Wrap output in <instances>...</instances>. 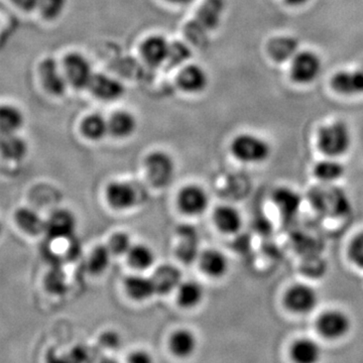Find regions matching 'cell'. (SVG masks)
I'll return each mask as SVG.
<instances>
[{"label": "cell", "mask_w": 363, "mask_h": 363, "mask_svg": "<svg viewBox=\"0 0 363 363\" xmlns=\"http://www.w3.org/2000/svg\"><path fill=\"white\" fill-rule=\"evenodd\" d=\"M145 166L150 183L157 188L168 187L175 176L176 166L173 157L161 150L150 152L145 157Z\"/></svg>", "instance_id": "277c9868"}, {"label": "cell", "mask_w": 363, "mask_h": 363, "mask_svg": "<svg viewBox=\"0 0 363 363\" xmlns=\"http://www.w3.org/2000/svg\"><path fill=\"white\" fill-rule=\"evenodd\" d=\"M172 4H176V6H188L193 0H166Z\"/></svg>", "instance_id": "b9f144b4"}, {"label": "cell", "mask_w": 363, "mask_h": 363, "mask_svg": "<svg viewBox=\"0 0 363 363\" xmlns=\"http://www.w3.org/2000/svg\"><path fill=\"white\" fill-rule=\"evenodd\" d=\"M285 1L290 6L298 7L304 6L309 0H285Z\"/></svg>", "instance_id": "60d3db41"}, {"label": "cell", "mask_w": 363, "mask_h": 363, "mask_svg": "<svg viewBox=\"0 0 363 363\" xmlns=\"http://www.w3.org/2000/svg\"><path fill=\"white\" fill-rule=\"evenodd\" d=\"M88 89L95 97L104 101H116L121 99L124 93L123 85L119 81L104 74H94Z\"/></svg>", "instance_id": "7c38bea8"}, {"label": "cell", "mask_w": 363, "mask_h": 363, "mask_svg": "<svg viewBox=\"0 0 363 363\" xmlns=\"http://www.w3.org/2000/svg\"><path fill=\"white\" fill-rule=\"evenodd\" d=\"M225 9V0H204L194 18L185 26L186 39L191 44L201 47L208 40L209 33L220 25Z\"/></svg>", "instance_id": "6da1fadb"}, {"label": "cell", "mask_w": 363, "mask_h": 363, "mask_svg": "<svg viewBox=\"0 0 363 363\" xmlns=\"http://www.w3.org/2000/svg\"><path fill=\"white\" fill-rule=\"evenodd\" d=\"M177 82L184 92L198 94L206 89L209 84V77L202 67L188 65L184 67L183 70L180 72Z\"/></svg>", "instance_id": "4fadbf2b"}, {"label": "cell", "mask_w": 363, "mask_h": 363, "mask_svg": "<svg viewBox=\"0 0 363 363\" xmlns=\"http://www.w3.org/2000/svg\"><path fill=\"white\" fill-rule=\"evenodd\" d=\"M128 362L131 363H150L152 362V358L145 351L138 350L130 354Z\"/></svg>", "instance_id": "f35d334b"}, {"label": "cell", "mask_w": 363, "mask_h": 363, "mask_svg": "<svg viewBox=\"0 0 363 363\" xmlns=\"http://www.w3.org/2000/svg\"><path fill=\"white\" fill-rule=\"evenodd\" d=\"M157 294L168 295L177 291L182 283V274L178 267L172 264H162L157 267L152 277Z\"/></svg>", "instance_id": "e0dca14e"}, {"label": "cell", "mask_w": 363, "mask_h": 363, "mask_svg": "<svg viewBox=\"0 0 363 363\" xmlns=\"http://www.w3.org/2000/svg\"><path fill=\"white\" fill-rule=\"evenodd\" d=\"M112 255H128L133 245L130 236L124 233H116L111 236L108 241V245Z\"/></svg>", "instance_id": "d590c367"}, {"label": "cell", "mask_w": 363, "mask_h": 363, "mask_svg": "<svg viewBox=\"0 0 363 363\" xmlns=\"http://www.w3.org/2000/svg\"><path fill=\"white\" fill-rule=\"evenodd\" d=\"M351 320L346 313L340 310H328L317 321L318 332L328 340H339L350 333Z\"/></svg>", "instance_id": "52a82bcc"}, {"label": "cell", "mask_w": 363, "mask_h": 363, "mask_svg": "<svg viewBox=\"0 0 363 363\" xmlns=\"http://www.w3.org/2000/svg\"><path fill=\"white\" fill-rule=\"evenodd\" d=\"M2 233V225L1 223H0V234Z\"/></svg>", "instance_id": "7bdbcfd3"}, {"label": "cell", "mask_w": 363, "mask_h": 363, "mask_svg": "<svg viewBox=\"0 0 363 363\" xmlns=\"http://www.w3.org/2000/svg\"><path fill=\"white\" fill-rule=\"evenodd\" d=\"M63 71L69 84L76 89L88 88L94 75L89 61L79 52L67 55L63 60Z\"/></svg>", "instance_id": "8992f818"}, {"label": "cell", "mask_w": 363, "mask_h": 363, "mask_svg": "<svg viewBox=\"0 0 363 363\" xmlns=\"http://www.w3.org/2000/svg\"><path fill=\"white\" fill-rule=\"evenodd\" d=\"M124 286L128 295L136 301L149 300L152 295L157 294L152 279L140 274L126 278Z\"/></svg>", "instance_id": "d4e9b609"}, {"label": "cell", "mask_w": 363, "mask_h": 363, "mask_svg": "<svg viewBox=\"0 0 363 363\" xmlns=\"http://www.w3.org/2000/svg\"><path fill=\"white\" fill-rule=\"evenodd\" d=\"M331 86L339 94H363V71H340L332 77Z\"/></svg>", "instance_id": "2e32d148"}, {"label": "cell", "mask_w": 363, "mask_h": 363, "mask_svg": "<svg viewBox=\"0 0 363 363\" xmlns=\"http://www.w3.org/2000/svg\"><path fill=\"white\" fill-rule=\"evenodd\" d=\"M213 219L219 230L226 234L240 233L242 227V216L236 208L223 205L215 209Z\"/></svg>", "instance_id": "44dd1931"}, {"label": "cell", "mask_w": 363, "mask_h": 363, "mask_svg": "<svg viewBox=\"0 0 363 363\" xmlns=\"http://www.w3.org/2000/svg\"><path fill=\"white\" fill-rule=\"evenodd\" d=\"M199 262L202 271L211 278H222L228 272V259L220 250H205L200 255Z\"/></svg>", "instance_id": "ffe728a7"}, {"label": "cell", "mask_w": 363, "mask_h": 363, "mask_svg": "<svg viewBox=\"0 0 363 363\" xmlns=\"http://www.w3.org/2000/svg\"><path fill=\"white\" fill-rule=\"evenodd\" d=\"M28 152V143L16 133H0V154L9 161L21 162Z\"/></svg>", "instance_id": "d6986e66"}, {"label": "cell", "mask_w": 363, "mask_h": 363, "mask_svg": "<svg viewBox=\"0 0 363 363\" xmlns=\"http://www.w3.org/2000/svg\"><path fill=\"white\" fill-rule=\"evenodd\" d=\"M25 123L20 108L11 104L0 105V133H18Z\"/></svg>", "instance_id": "f1b7e54d"}, {"label": "cell", "mask_w": 363, "mask_h": 363, "mask_svg": "<svg viewBox=\"0 0 363 363\" xmlns=\"http://www.w3.org/2000/svg\"><path fill=\"white\" fill-rule=\"evenodd\" d=\"M181 211L191 216H197L206 211L209 197L206 191L197 185H189L182 189L178 197Z\"/></svg>", "instance_id": "8fae6325"}, {"label": "cell", "mask_w": 363, "mask_h": 363, "mask_svg": "<svg viewBox=\"0 0 363 363\" xmlns=\"http://www.w3.org/2000/svg\"><path fill=\"white\" fill-rule=\"evenodd\" d=\"M171 44L162 35H152L143 43L140 52L143 60L152 67H159L168 60Z\"/></svg>", "instance_id": "9a60e30c"}, {"label": "cell", "mask_w": 363, "mask_h": 363, "mask_svg": "<svg viewBox=\"0 0 363 363\" xmlns=\"http://www.w3.org/2000/svg\"><path fill=\"white\" fill-rule=\"evenodd\" d=\"M169 347L176 357H188L195 352L197 338L193 332L187 329H180L171 336Z\"/></svg>", "instance_id": "4316f807"}, {"label": "cell", "mask_w": 363, "mask_h": 363, "mask_svg": "<svg viewBox=\"0 0 363 363\" xmlns=\"http://www.w3.org/2000/svg\"><path fill=\"white\" fill-rule=\"evenodd\" d=\"M317 143L322 154L337 159L347 154L350 150L352 136L347 124L343 121H334L320 128Z\"/></svg>", "instance_id": "7a4b0ae2"}, {"label": "cell", "mask_w": 363, "mask_h": 363, "mask_svg": "<svg viewBox=\"0 0 363 363\" xmlns=\"http://www.w3.org/2000/svg\"><path fill=\"white\" fill-rule=\"evenodd\" d=\"M14 219L21 230L26 234L35 236L45 233V220H43L39 213L30 208L23 207L16 210Z\"/></svg>", "instance_id": "603a6c76"}, {"label": "cell", "mask_w": 363, "mask_h": 363, "mask_svg": "<svg viewBox=\"0 0 363 363\" xmlns=\"http://www.w3.org/2000/svg\"><path fill=\"white\" fill-rule=\"evenodd\" d=\"M126 257L130 266L138 271L149 269L156 260L152 248L145 245H133Z\"/></svg>", "instance_id": "4dcf8cb0"}, {"label": "cell", "mask_w": 363, "mask_h": 363, "mask_svg": "<svg viewBox=\"0 0 363 363\" xmlns=\"http://www.w3.org/2000/svg\"><path fill=\"white\" fill-rule=\"evenodd\" d=\"M112 252L107 245H98L91 252L88 259V269L94 274H100L106 271L111 264Z\"/></svg>", "instance_id": "d6a6232c"}, {"label": "cell", "mask_w": 363, "mask_h": 363, "mask_svg": "<svg viewBox=\"0 0 363 363\" xmlns=\"http://www.w3.org/2000/svg\"><path fill=\"white\" fill-rule=\"evenodd\" d=\"M68 0H40L39 9L47 21H55L65 11Z\"/></svg>", "instance_id": "e575fe53"}, {"label": "cell", "mask_w": 363, "mask_h": 363, "mask_svg": "<svg viewBox=\"0 0 363 363\" xmlns=\"http://www.w3.org/2000/svg\"><path fill=\"white\" fill-rule=\"evenodd\" d=\"M40 76L45 89L54 95L61 96L66 92L67 85L69 84L64 71L60 68L58 62L52 58H48L40 65Z\"/></svg>", "instance_id": "30bf717a"}, {"label": "cell", "mask_w": 363, "mask_h": 363, "mask_svg": "<svg viewBox=\"0 0 363 363\" xmlns=\"http://www.w3.org/2000/svg\"><path fill=\"white\" fill-rule=\"evenodd\" d=\"M322 351L319 344L311 338H301L291 347V357L298 363H315L321 358Z\"/></svg>", "instance_id": "7402d4cb"}, {"label": "cell", "mask_w": 363, "mask_h": 363, "mask_svg": "<svg viewBox=\"0 0 363 363\" xmlns=\"http://www.w3.org/2000/svg\"><path fill=\"white\" fill-rule=\"evenodd\" d=\"M75 229V216L68 210H57L45 220V233L50 240H68L74 235Z\"/></svg>", "instance_id": "9c48e42d"}, {"label": "cell", "mask_w": 363, "mask_h": 363, "mask_svg": "<svg viewBox=\"0 0 363 363\" xmlns=\"http://www.w3.org/2000/svg\"><path fill=\"white\" fill-rule=\"evenodd\" d=\"M274 201L279 211L286 215L297 213L301 205V198L298 193L288 188H281L274 195Z\"/></svg>", "instance_id": "1f68e13d"}, {"label": "cell", "mask_w": 363, "mask_h": 363, "mask_svg": "<svg viewBox=\"0 0 363 363\" xmlns=\"http://www.w3.org/2000/svg\"><path fill=\"white\" fill-rule=\"evenodd\" d=\"M100 341H101L104 346L108 348H116L118 346L119 342H121L118 336L114 332H106V333L101 336Z\"/></svg>", "instance_id": "74e56055"}, {"label": "cell", "mask_w": 363, "mask_h": 363, "mask_svg": "<svg viewBox=\"0 0 363 363\" xmlns=\"http://www.w3.org/2000/svg\"><path fill=\"white\" fill-rule=\"evenodd\" d=\"M16 6L26 11H33L40 6V0H11Z\"/></svg>", "instance_id": "ab89813d"}, {"label": "cell", "mask_w": 363, "mask_h": 363, "mask_svg": "<svg viewBox=\"0 0 363 363\" xmlns=\"http://www.w3.org/2000/svg\"><path fill=\"white\" fill-rule=\"evenodd\" d=\"M350 257L355 266L363 269V233L355 236L350 245Z\"/></svg>", "instance_id": "8d00e7d4"}, {"label": "cell", "mask_w": 363, "mask_h": 363, "mask_svg": "<svg viewBox=\"0 0 363 363\" xmlns=\"http://www.w3.org/2000/svg\"><path fill=\"white\" fill-rule=\"evenodd\" d=\"M204 298V289L198 281H182L177 289V301L182 308L192 309L197 307Z\"/></svg>", "instance_id": "484cf974"}, {"label": "cell", "mask_w": 363, "mask_h": 363, "mask_svg": "<svg viewBox=\"0 0 363 363\" xmlns=\"http://www.w3.org/2000/svg\"><path fill=\"white\" fill-rule=\"evenodd\" d=\"M191 56H192V52L188 45L182 42L172 43L167 63L171 68H175V67L187 63Z\"/></svg>", "instance_id": "836d02e7"}, {"label": "cell", "mask_w": 363, "mask_h": 363, "mask_svg": "<svg viewBox=\"0 0 363 363\" xmlns=\"http://www.w3.org/2000/svg\"><path fill=\"white\" fill-rule=\"evenodd\" d=\"M109 133L116 138L133 135L138 128L135 117L128 111H116L108 119Z\"/></svg>", "instance_id": "cb8c5ba5"}, {"label": "cell", "mask_w": 363, "mask_h": 363, "mask_svg": "<svg viewBox=\"0 0 363 363\" xmlns=\"http://www.w3.org/2000/svg\"><path fill=\"white\" fill-rule=\"evenodd\" d=\"M319 297L313 286L306 284H296L289 289L285 295V304L295 314H308L316 309Z\"/></svg>", "instance_id": "ba28073f"}, {"label": "cell", "mask_w": 363, "mask_h": 363, "mask_svg": "<svg viewBox=\"0 0 363 363\" xmlns=\"http://www.w3.org/2000/svg\"><path fill=\"white\" fill-rule=\"evenodd\" d=\"M107 201L117 210H128L138 201L136 191L125 182H112L106 189Z\"/></svg>", "instance_id": "5bb4252c"}, {"label": "cell", "mask_w": 363, "mask_h": 363, "mask_svg": "<svg viewBox=\"0 0 363 363\" xmlns=\"http://www.w3.org/2000/svg\"><path fill=\"white\" fill-rule=\"evenodd\" d=\"M345 174L343 164L333 157L324 160L314 167V175L323 183H334L340 180Z\"/></svg>", "instance_id": "f546056e"}, {"label": "cell", "mask_w": 363, "mask_h": 363, "mask_svg": "<svg viewBox=\"0 0 363 363\" xmlns=\"http://www.w3.org/2000/svg\"><path fill=\"white\" fill-rule=\"evenodd\" d=\"M321 70L322 61L316 52L302 51L292 59L290 76L297 84L307 85L319 77Z\"/></svg>", "instance_id": "5b68a950"}, {"label": "cell", "mask_w": 363, "mask_h": 363, "mask_svg": "<svg viewBox=\"0 0 363 363\" xmlns=\"http://www.w3.org/2000/svg\"><path fill=\"white\" fill-rule=\"evenodd\" d=\"M81 133L88 140L98 142L109 133L108 121L101 114L94 113L86 116L81 123Z\"/></svg>", "instance_id": "83f0119b"}, {"label": "cell", "mask_w": 363, "mask_h": 363, "mask_svg": "<svg viewBox=\"0 0 363 363\" xmlns=\"http://www.w3.org/2000/svg\"><path fill=\"white\" fill-rule=\"evenodd\" d=\"M231 152L238 161L245 164H260L271 156L269 143L252 133H241L235 136L230 145Z\"/></svg>", "instance_id": "3957f363"}, {"label": "cell", "mask_w": 363, "mask_h": 363, "mask_svg": "<svg viewBox=\"0 0 363 363\" xmlns=\"http://www.w3.org/2000/svg\"><path fill=\"white\" fill-rule=\"evenodd\" d=\"M267 52L271 58L278 63L292 61L298 52L297 39L290 35H279L269 40L267 44Z\"/></svg>", "instance_id": "ac0fdd59"}]
</instances>
